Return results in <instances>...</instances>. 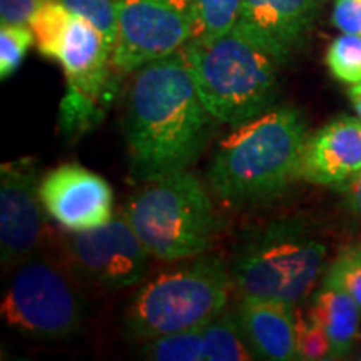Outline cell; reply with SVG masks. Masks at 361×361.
<instances>
[{
    "label": "cell",
    "instance_id": "obj_1",
    "mask_svg": "<svg viewBox=\"0 0 361 361\" xmlns=\"http://www.w3.org/2000/svg\"><path fill=\"white\" fill-rule=\"evenodd\" d=\"M126 112L130 174L149 183L188 169L204 149L206 111L183 52L133 72Z\"/></svg>",
    "mask_w": 361,
    "mask_h": 361
},
{
    "label": "cell",
    "instance_id": "obj_2",
    "mask_svg": "<svg viewBox=\"0 0 361 361\" xmlns=\"http://www.w3.org/2000/svg\"><path fill=\"white\" fill-rule=\"evenodd\" d=\"M216 149L207 180L216 196L236 204L273 200L293 180L308 139L303 112L291 106L269 111L234 126Z\"/></svg>",
    "mask_w": 361,
    "mask_h": 361
},
{
    "label": "cell",
    "instance_id": "obj_3",
    "mask_svg": "<svg viewBox=\"0 0 361 361\" xmlns=\"http://www.w3.org/2000/svg\"><path fill=\"white\" fill-rule=\"evenodd\" d=\"M328 247L300 216L271 221L241 243L231 278L241 296L290 306L306 300L326 269Z\"/></svg>",
    "mask_w": 361,
    "mask_h": 361
},
{
    "label": "cell",
    "instance_id": "obj_4",
    "mask_svg": "<svg viewBox=\"0 0 361 361\" xmlns=\"http://www.w3.org/2000/svg\"><path fill=\"white\" fill-rule=\"evenodd\" d=\"M180 52L213 119L239 126L273 107L278 61L239 30L209 42H188Z\"/></svg>",
    "mask_w": 361,
    "mask_h": 361
},
{
    "label": "cell",
    "instance_id": "obj_5",
    "mask_svg": "<svg viewBox=\"0 0 361 361\" xmlns=\"http://www.w3.org/2000/svg\"><path fill=\"white\" fill-rule=\"evenodd\" d=\"M124 214L151 256L162 261L204 255L218 234L209 194L188 169L144 183Z\"/></svg>",
    "mask_w": 361,
    "mask_h": 361
},
{
    "label": "cell",
    "instance_id": "obj_6",
    "mask_svg": "<svg viewBox=\"0 0 361 361\" xmlns=\"http://www.w3.org/2000/svg\"><path fill=\"white\" fill-rule=\"evenodd\" d=\"M231 268L221 256H196V261L164 271L137 290L126 310L124 324L139 340L201 328L228 305Z\"/></svg>",
    "mask_w": 361,
    "mask_h": 361
},
{
    "label": "cell",
    "instance_id": "obj_7",
    "mask_svg": "<svg viewBox=\"0 0 361 361\" xmlns=\"http://www.w3.org/2000/svg\"><path fill=\"white\" fill-rule=\"evenodd\" d=\"M0 314L22 335L61 340L82 326L84 303L61 266L34 255L16 266L2 298Z\"/></svg>",
    "mask_w": 361,
    "mask_h": 361
},
{
    "label": "cell",
    "instance_id": "obj_8",
    "mask_svg": "<svg viewBox=\"0 0 361 361\" xmlns=\"http://www.w3.org/2000/svg\"><path fill=\"white\" fill-rule=\"evenodd\" d=\"M192 37V0H119L112 66L133 74L179 52Z\"/></svg>",
    "mask_w": 361,
    "mask_h": 361
},
{
    "label": "cell",
    "instance_id": "obj_9",
    "mask_svg": "<svg viewBox=\"0 0 361 361\" xmlns=\"http://www.w3.org/2000/svg\"><path fill=\"white\" fill-rule=\"evenodd\" d=\"M66 251L82 276L109 290H123L144 279L151 256L126 214L74 233L67 239Z\"/></svg>",
    "mask_w": 361,
    "mask_h": 361
},
{
    "label": "cell",
    "instance_id": "obj_10",
    "mask_svg": "<svg viewBox=\"0 0 361 361\" xmlns=\"http://www.w3.org/2000/svg\"><path fill=\"white\" fill-rule=\"evenodd\" d=\"M42 207L32 159L4 164L0 169V255L6 266L16 268L37 255L45 234Z\"/></svg>",
    "mask_w": 361,
    "mask_h": 361
},
{
    "label": "cell",
    "instance_id": "obj_11",
    "mask_svg": "<svg viewBox=\"0 0 361 361\" xmlns=\"http://www.w3.org/2000/svg\"><path fill=\"white\" fill-rule=\"evenodd\" d=\"M39 192L45 213L67 231H87L112 219L109 183L82 166H59L42 179Z\"/></svg>",
    "mask_w": 361,
    "mask_h": 361
},
{
    "label": "cell",
    "instance_id": "obj_12",
    "mask_svg": "<svg viewBox=\"0 0 361 361\" xmlns=\"http://www.w3.org/2000/svg\"><path fill=\"white\" fill-rule=\"evenodd\" d=\"M316 8V0H243L234 29L283 64L305 44Z\"/></svg>",
    "mask_w": 361,
    "mask_h": 361
},
{
    "label": "cell",
    "instance_id": "obj_13",
    "mask_svg": "<svg viewBox=\"0 0 361 361\" xmlns=\"http://www.w3.org/2000/svg\"><path fill=\"white\" fill-rule=\"evenodd\" d=\"M361 173V119L340 116L306 139L300 179L338 189Z\"/></svg>",
    "mask_w": 361,
    "mask_h": 361
},
{
    "label": "cell",
    "instance_id": "obj_14",
    "mask_svg": "<svg viewBox=\"0 0 361 361\" xmlns=\"http://www.w3.org/2000/svg\"><path fill=\"white\" fill-rule=\"evenodd\" d=\"M236 314L255 360H298L295 306L243 296Z\"/></svg>",
    "mask_w": 361,
    "mask_h": 361
},
{
    "label": "cell",
    "instance_id": "obj_15",
    "mask_svg": "<svg viewBox=\"0 0 361 361\" xmlns=\"http://www.w3.org/2000/svg\"><path fill=\"white\" fill-rule=\"evenodd\" d=\"M308 316L329 338L331 360H343L351 353L360 335L361 310L348 293L322 281L311 298Z\"/></svg>",
    "mask_w": 361,
    "mask_h": 361
},
{
    "label": "cell",
    "instance_id": "obj_16",
    "mask_svg": "<svg viewBox=\"0 0 361 361\" xmlns=\"http://www.w3.org/2000/svg\"><path fill=\"white\" fill-rule=\"evenodd\" d=\"M206 361H247L255 360L243 336L236 313L223 311L202 326Z\"/></svg>",
    "mask_w": 361,
    "mask_h": 361
},
{
    "label": "cell",
    "instance_id": "obj_17",
    "mask_svg": "<svg viewBox=\"0 0 361 361\" xmlns=\"http://www.w3.org/2000/svg\"><path fill=\"white\" fill-rule=\"evenodd\" d=\"M243 0H192V37L189 42H209L236 27Z\"/></svg>",
    "mask_w": 361,
    "mask_h": 361
},
{
    "label": "cell",
    "instance_id": "obj_18",
    "mask_svg": "<svg viewBox=\"0 0 361 361\" xmlns=\"http://www.w3.org/2000/svg\"><path fill=\"white\" fill-rule=\"evenodd\" d=\"M142 355L157 361H206L202 326L144 340Z\"/></svg>",
    "mask_w": 361,
    "mask_h": 361
},
{
    "label": "cell",
    "instance_id": "obj_19",
    "mask_svg": "<svg viewBox=\"0 0 361 361\" xmlns=\"http://www.w3.org/2000/svg\"><path fill=\"white\" fill-rule=\"evenodd\" d=\"M322 281L348 293L361 310V239L340 247L324 269Z\"/></svg>",
    "mask_w": 361,
    "mask_h": 361
},
{
    "label": "cell",
    "instance_id": "obj_20",
    "mask_svg": "<svg viewBox=\"0 0 361 361\" xmlns=\"http://www.w3.org/2000/svg\"><path fill=\"white\" fill-rule=\"evenodd\" d=\"M328 71L340 82H361V35L343 32L328 45L324 56Z\"/></svg>",
    "mask_w": 361,
    "mask_h": 361
},
{
    "label": "cell",
    "instance_id": "obj_21",
    "mask_svg": "<svg viewBox=\"0 0 361 361\" xmlns=\"http://www.w3.org/2000/svg\"><path fill=\"white\" fill-rule=\"evenodd\" d=\"M57 2L69 8L72 13L96 25L114 51L119 0H57Z\"/></svg>",
    "mask_w": 361,
    "mask_h": 361
},
{
    "label": "cell",
    "instance_id": "obj_22",
    "mask_svg": "<svg viewBox=\"0 0 361 361\" xmlns=\"http://www.w3.org/2000/svg\"><path fill=\"white\" fill-rule=\"evenodd\" d=\"M34 42L32 29L29 25L2 24L0 27V78H7L19 69L27 51Z\"/></svg>",
    "mask_w": 361,
    "mask_h": 361
},
{
    "label": "cell",
    "instance_id": "obj_23",
    "mask_svg": "<svg viewBox=\"0 0 361 361\" xmlns=\"http://www.w3.org/2000/svg\"><path fill=\"white\" fill-rule=\"evenodd\" d=\"M296 353L305 361L331 360L329 338L310 316H296Z\"/></svg>",
    "mask_w": 361,
    "mask_h": 361
},
{
    "label": "cell",
    "instance_id": "obj_24",
    "mask_svg": "<svg viewBox=\"0 0 361 361\" xmlns=\"http://www.w3.org/2000/svg\"><path fill=\"white\" fill-rule=\"evenodd\" d=\"M331 20L341 32L361 35V0H336Z\"/></svg>",
    "mask_w": 361,
    "mask_h": 361
},
{
    "label": "cell",
    "instance_id": "obj_25",
    "mask_svg": "<svg viewBox=\"0 0 361 361\" xmlns=\"http://www.w3.org/2000/svg\"><path fill=\"white\" fill-rule=\"evenodd\" d=\"M42 2L44 0H0V20L2 24L29 25Z\"/></svg>",
    "mask_w": 361,
    "mask_h": 361
},
{
    "label": "cell",
    "instance_id": "obj_26",
    "mask_svg": "<svg viewBox=\"0 0 361 361\" xmlns=\"http://www.w3.org/2000/svg\"><path fill=\"white\" fill-rule=\"evenodd\" d=\"M343 194V202L355 218L361 221V173L336 189Z\"/></svg>",
    "mask_w": 361,
    "mask_h": 361
},
{
    "label": "cell",
    "instance_id": "obj_27",
    "mask_svg": "<svg viewBox=\"0 0 361 361\" xmlns=\"http://www.w3.org/2000/svg\"><path fill=\"white\" fill-rule=\"evenodd\" d=\"M348 97L351 101V106H353V109L356 112V117H360L361 119V82L350 85Z\"/></svg>",
    "mask_w": 361,
    "mask_h": 361
},
{
    "label": "cell",
    "instance_id": "obj_28",
    "mask_svg": "<svg viewBox=\"0 0 361 361\" xmlns=\"http://www.w3.org/2000/svg\"><path fill=\"white\" fill-rule=\"evenodd\" d=\"M358 360H361V348H360V351H358Z\"/></svg>",
    "mask_w": 361,
    "mask_h": 361
}]
</instances>
